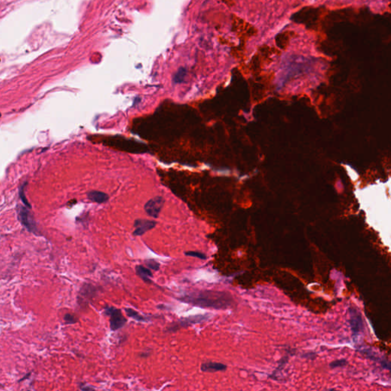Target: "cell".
I'll return each mask as SVG.
<instances>
[{"label": "cell", "mask_w": 391, "mask_h": 391, "mask_svg": "<svg viewBox=\"0 0 391 391\" xmlns=\"http://www.w3.org/2000/svg\"><path fill=\"white\" fill-rule=\"evenodd\" d=\"M80 389L83 390H94V387L90 386L84 387V385H83V386H82L81 387H80Z\"/></svg>", "instance_id": "obj_16"}, {"label": "cell", "mask_w": 391, "mask_h": 391, "mask_svg": "<svg viewBox=\"0 0 391 391\" xmlns=\"http://www.w3.org/2000/svg\"><path fill=\"white\" fill-rule=\"evenodd\" d=\"M144 263H145L146 266H147L149 269L154 270V271H158V270H159L160 264L158 262V261H156L155 260H153V259L146 260V261H144Z\"/></svg>", "instance_id": "obj_11"}, {"label": "cell", "mask_w": 391, "mask_h": 391, "mask_svg": "<svg viewBox=\"0 0 391 391\" xmlns=\"http://www.w3.org/2000/svg\"><path fill=\"white\" fill-rule=\"evenodd\" d=\"M164 199L161 197H157L147 202L144 206V210L147 214L153 218H158L164 205Z\"/></svg>", "instance_id": "obj_5"}, {"label": "cell", "mask_w": 391, "mask_h": 391, "mask_svg": "<svg viewBox=\"0 0 391 391\" xmlns=\"http://www.w3.org/2000/svg\"><path fill=\"white\" fill-rule=\"evenodd\" d=\"M179 300L194 307L214 310H226L230 308L233 303V299L229 293L212 290L191 293Z\"/></svg>", "instance_id": "obj_1"}, {"label": "cell", "mask_w": 391, "mask_h": 391, "mask_svg": "<svg viewBox=\"0 0 391 391\" xmlns=\"http://www.w3.org/2000/svg\"><path fill=\"white\" fill-rule=\"evenodd\" d=\"M88 198L93 202L102 203L108 200V196L103 192L91 191L88 193Z\"/></svg>", "instance_id": "obj_10"}, {"label": "cell", "mask_w": 391, "mask_h": 391, "mask_svg": "<svg viewBox=\"0 0 391 391\" xmlns=\"http://www.w3.org/2000/svg\"><path fill=\"white\" fill-rule=\"evenodd\" d=\"M185 255L190 256V257H197V258H200L201 260H206L207 258L206 255L205 254H203V253L200 252V251H186V252H185Z\"/></svg>", "instance_id": "obj_12"}, {"label": "cell", "mask_w": 391, "mask_h": 391, "mask_svg": "<svg viewBox=\"0 0 391 391\" xmlns=\"http://www.w3.org/2000/svg\"><path fill=\"white\" fill-rule=\"evenodd\" d=\"M64 319L65 321H66L67 323H69V324H73L76 322V318H75L73 315H70V314H67V315H65Z\"/></svg>", "instance_id": "obj_15"}, {"label": "cell", "mask_w": 391, "mask_h": 391, "mask_svg": "<svg viewBox=\"0 0 391 391\" xmlns=\"http://www.w3.org/2000/svg\"><path fill=\"white\" fill-rule=\"evenodd\" d=\"M136 274L138 276L144 281L145 283H151V278L153 277V274L149 268H144L142 265H137L135 267Z\"/></svg>", "instance_id": "obj_8"}, {"label": "cell", "mask_w": 391, "mask_h": 391, "mask_svg": "<svg viewBox=\"0 0 391 391\" xmlns=\"http://www.w3.org/2000/svg\"><path fill=\"white\" fill-rule=\"evenodd\" d=\"M126 315L130 318H132L135 321L139 322H148L150 321L149 317H147L145 315H143L140 314L138 312L135 311V310L132 308H126L125 309Z\"/></svg>", "instance_id": "obj_9"}, {"label": "cell", "mask_w": 391, "mask_h": 391, "mask_svg": "<svg viewBox=\"0 0 391 391\" xmlns=\"http://www.w3.org/2000/svg\"><path fill=\"white\" fill-rule=\"evenodd\" d=\"M104 313L109 317V323L112 331H117L126 325L127 319L119 309L114 307H107L104 310Z\"/></svg>", "instance_id": "obj_2"}, {"label": "cell", "mask_w": 391, "mask_h": 391, "mask_svg": "<svg viewBox=\"0 0 391 391\" xmlns=\"http://www.w3.org/2000/svg\"><path fill=\"white\" fill-rule=\"evenodd\" d=\"M156 225V222L147 220V219H136L135 222V231L133 235L141 236L147 231L154 229Z\"/></svg>", "instance_id": "obj_6"}, {"label": "cell", "mask_w": 391, "mask_h": 391, "mask_svg": "<svg viewBox=\"0 0 391 391\" xmlns=\"http://www.w3.org/2000/svg\"><path fill=\"white\" fill-rule=\"evenodd\" d=\"M227 366L225 364H222L218 362H205L202 364L201 365V371L203 372H208V373H214L217 371H224L226 370Z\"/></svg>", "instance_id": "obj_7"}, {"label": "cell", "mask_w": 391, "mask_h": 391, "mask_svg": "<svg viewBox=\"0 0 391 391\" xmlns=\"http://www.w3.org/2000/svg\"><path fill=\"white\" fill-rule=\"evenodd\" d=\"M349 316H350L351 328L354 335L357 336L364 329V322L361 313L356 308L350 307L349 308Z\"/></svg>", "instance_id": "obj_4"}, {"label": "cell", "mask_w": 391, "mask_h": 391, "mask_svg": "<svg viewBox=\"0 0 391 391\" xmlns=\"http://www.w3.org/2000/svg\"><path fill=\"white\" fill-rule=\"evenodd\" d=\"M348 364V361H346L345 359H340V360H336V361H334L330 363L329 366H330L331 368H336V367H344V366H345L346 364Z\"/></svg>", "instance_id": "obj_14"}, {"label": "cell", "mask_w": 391, "mask_h": 391, "mask_svg": "<svg viewBox=\"0 0 391 391\" xmlns=\"http://www.w3.org/2000/svg\"><path fill=\"white\" fill-rule=\"evenodd\" d=\"M208 318V315H197L194 316L188 317V318H183L179 319L177 322L175 324H172L170 327H168L167 329V332H175L178 330L181 327H186L191 324H197V323H202L203 322L206 321Z\"/></svg>", "instance_id": "obj_3"}, {"label": "cell", "mask_w": 391, "mask_h": 391, "mask_svg": "<svg viewBox=\"0 0 391 391\" xmlns=\"http://www.w3.org/2000/svg\"><path fill=\"white\" fill-rule=\"evenodd\" d=\"M186 70H185V69H183V68L179 69V71H178L177 73H176V75H175V76H174V82H175V83H181V82L183 80V79H184L185 76H186Z\"/></svg>", "instance_id": "obj_13"}]
</instances>
